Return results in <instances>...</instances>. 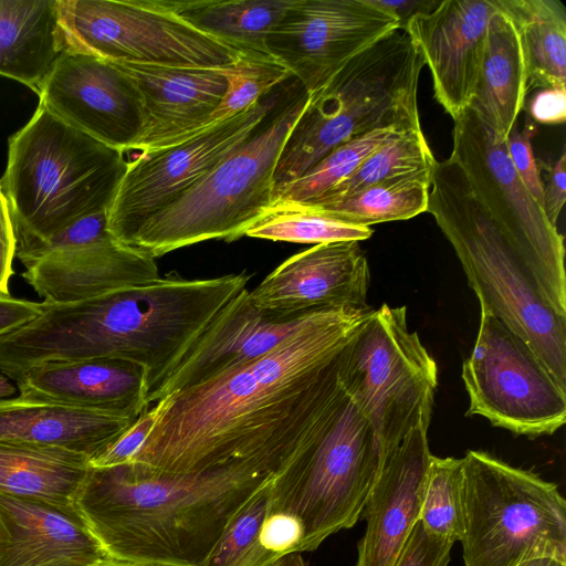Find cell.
<instances>
[{
  "label": "cell",
  "instance_id": "1",
  "mask_svg": "<svg viewBox=\"0 0 566 566\" xmlns=\"http://www.w3.org/2000/svg\"><path fill=\"white\" fill-rule=\"evenodd\" d=\"M374 311L323 308L268 354L159 399L129 462L175 473L250 458L289 464L343 390V350Z\"/></svg>",
  "mask_w": 566,
  "mask_h": 566
},
{
  "label": "cell",
  "instance_id": "2",
  "mask_svg": "<svg viewBox=\"0 0 566 566\" xmlns=\"http://www.w3.org/2000/svg\"><path fill=\"white\" fill-rule=\"evenodd\" d=\"M285 464L250 458L196 472L90 468L75 505L108 556L199 566L239 509Z\"/></svg>",
  "mask_w": 566,
  "mask_h": 566
},
{
  "label": "cell",
  "instance_id": "3",
  "mask_svg": "<svg viewBox=\"0 0 566 566\" xmlns=\"http://www.w3.org/2000/svg\"><path fill=\"white\" fill-rule=\"evenodd\" d=\"M249 280L245 272L211 279L170 272L77 302H43L42 313L21 331L22 350L31 365L91 358L137 363L147 373L149 396Z\"/></svg>",
  "mask_w": 566,
  "mask_h": 566
},
{
  "label": "cell",
  "instance_id": "4",
  "mask_svg": "<svg viewBox=\"0 0 566 566\" xmlns=\"http://www.w3.org/2000/svg\"><path fill=\"white\" fill-rule=\"evenodd\" d=\"M127 165L124 151L39 105L9 139L0 181L15 243L49 239L84 217L109 210Z\"/></svg>",
  "mask_w": 566,
  "mask_h": 566
},
{
  "label": "cell",
  "instance_id": "5",
  "mask_svg": "<svg viewBox=\"0 0 566 566\" xmlns=\"http://www.w3.org/2000/svg\"><path fill=\"white\" fill-rule=\"evenodd\" d=\"M424 61L403 29H396L350 59L308 94L274 171L273 201L337 146L374 129L420 128L418 82Z\"/></svg>",
  "mask_w": 566,
  "mask_h": 566
},
{
  "label": "cell",
  "instance_id": "6",
  "mask_svg": "<svg viewBox=\"0 0 566 566\" xmlns=\"http://www.w3.org/2000/svg\"><path fill=\"white\" fill-rule=\"evenodd\" d=\"M427 212L451 243L480 306L523 338L566 387V317L473 196L459 166L437 161Z\"/></svg>",
  "mask_w": 566,
  "mask_h": 566
},
{
  "label": "cell",
  "instance_id": "7",
  "mask_svg": "<svg viewBox=\"0 0 566 566\" xmlns=\"http://www.w3.org/2000/svg\"><path fill=\"white\" fill-rule=\"evenodd\" d=\"M308 93L291 77L259 127L190 189L147 221L130 247L153 259L208 240L243 237L272 206L274 171Z\"/></svg>",
  "mask_w": 566,
  "mask_h": 566
},
{
  "label": "cell",
  "instance_id": "8",
  "mask_svg": "<svg viewBox=\"0 0 566 566\" xmlns=\"http://www.w3.org/2000/svg\"><path fill=\"white\" fill-rule=\"evenodd\" d=\"M380 465L373 427L344 386L313 437L274 476L268 513L294 517L300 553L314 551L357 523Z\"/></svg>",
  "mask_w": 566,
  "mask_h": 566
},
{
  "label": "cell",
  "instance_id": "9",
  "mask_svg": "<svg viewBox=\"0 0 566 566\" xmlns=\"http://www.w3.org/2000/svg\"><path fill=\"white\" fill-rule=\"evenodd\" d=\"M462 460L464 566L566 562V502L555 483L483 451Z\"/></svg>",
  "mask_w": 566,
  "mask_h": 566
},
{
  "label": "cell",
  "instance_id": "10",
  "mask_svg": "<svg viewBox=\"0 0 566 566\" xmlns=\"http://www.w3.org/2000/svg\"><path fill=\"white\" fill-rule=\"evenodd\" d=\"M342 378L373 427L381 462L418 424H430L437 364L409 331L405 306L374 311L343 350Z\"/></svg>",
  "mask_w": 566,
  "mask_h": 566
},
{
  "label": "cell",
  "instance_id": "11",
  "mask_svg": "<svg viewBox=\"0 0 566 566\" xmlns=\"http://www.w3.org/2000/svg\"><path fill=\"white\" fill-rule=\"evenodd\" d=\"M451 158L473 196L533 274L545 301L566 317L564 237L517 176L505 139L470 107L454 120Z\"/></svg>",
  "mask_w": 566,
  "mask_h": 566
},
{
  "label": "cell",
  "instance_id": "12",
  "mask_svg": "<svg viewBox=\"0 0 566 566\" xmlns=\"http://www.w3.org/2000/svg\"><path fill=\"white\" fill-rule=\"evenodd\" d=\"M63 50L112 63L226 69L241 52L182 19L170 0H57Z\"/></svg>",
  "mask_w": 566,
  "mask_h": 566
},
{
  "label": "cell",
  "instance_id": "13",
  "mask_svg": "<svg viewBox=\"0 0 566 566\" xmlns=\"http://www.w3.org/2000/svg\"><path fill=\"white\" fill-rule=\"evenodd\" d=\"M462 380L469 397L467 416L535 438L557 431L566 420V387L532 347L503 322L481 307L471 355Z\"/></svg>",
  "mask_w": 566,
  "mask_h": 566
},
{
  "label": "cell",
  "instance_id": "14",
  "mask_svg": "<svg viewBox=\"0 0 566 566\" xmlns=\"http://www.w3.org/2000/svg\"><path fill=\"white\" fill-rule=\"evenodd\" d=\"M283 84L232 118L179 144L128 160L108 210L112 237L127 245L147 221L169 207L248 139L277 103Z\"/></svg>",
  "mask_w": 566,
  "mask_h": 566
},
{
  "label": "cell",
  "instance_id": "15",
  "mask_svg": "<svg viewBox=\"0 0 566 566\" xmlns=\"http://www.w3.org/2000/svg\"><path fill=\"white\" fill-rule=\"evenodd\" d=\"M396 29L398 21L369 0H294L266 50L311 94Z\"/></svg>",
  "mask_w": 566,
  "mask_h": 566
},
{
  "label": "cell",
  "instance_id": "16",
  "mask_svg": "<svg viewBox=\"0 0 566 566\" xmlns=\"http://www.w3.org/2000/svg\"><path fill=\"white\" fill-rule=\"evenodd\" d=\"M38 95L39 105L108 147L127 153L140 135L137 90L116 63L63 50Z\"/></svg>",
  "mask_w": 566,
  "mask_h": 566
},
{
  "label": "cell",
  "instance_id": "17",
  "mask_svg": "<svg viewBox=\"0 0 566 566\" xmlns=\"http://www.w3.org/2000/svg\"><path fill=\"white\" fill-rule=\"evenodd\" d=\"M321 310L290 316L268 313L256 307L250 291L243 289L192 342L148 396V405L268 354L300 331Z\"/></svg>",
  "mask_w": 566,
  "mask_h": 566
},
{
  "label": "cell",
  "instance_id": "18",
  "mask_svg": "<svg viewBox=\"0 0 566 566\" xmlns=\"http://www.w3.org/2000/svg\"><path fill=\"white\" fill-rule=\"evenodd\" d=\"M496 0H442L403 28L429 67L437 102L454 120L472 102Z\"/></svg>",
  "mask_w": 566,
  "mask_h": 566
},
{
  "label": "cell",
  "instance_id": "19",
  "mask_svg": "<svg viewBox=\"0 0 566 566\" xmlns=\"http://www.w3.org/2000/svg\"><path fill=\"white\" fill-rule=\"evenodd\" d=\"M370 273L357 241L316 244L275 268L253 291L260 310L283 316L366 307Z\"/></svg>",
  "mask_w": 566,
  "mask_h": 566
},
{
  "label": "cell",
  "instance_id": "20",
  "mask_svg": "<svg viewBox=\"0 0 566 566\" xmlns=\"http://www.w3.org/2000/svg\"><path fill=\"white\" fill-rule=\"evenodd\" d=\"M135 85L142 130L127 160L189 139L208 128L226 92L222 69L116 63Z\"/></svg>",
  "mask_w": 566,
  "mask_h": 566
},
{
  "label": "cell",
  "instance_id": "21",
  "mask_svg": "<svg viewBox=\"0 0 566 566\" xmlns=\"http://www.w3.org/2000/svg\"><path fill=\"white\" fill-rule=\"evenodd\" d=\"M429 426L420 423L381 462L361 517L366 531L356 566H394L419 521L431 458Z\"/></svg>",
  "mask_w": 566,
  "mask_h": 566
},
{
  "label": "cell",
  "instance_id": "22",
  "mask_svg": "<svg viewBox=\"0 0 566 566\" xmlns=\"http://www.w3.org/2000/svg\"><path fill=\"white\" fill-rule=\"evenodd\" d=\"M107 556L76 505L0 494V566H93Z\"/></svg>",
  "mask_w": 566,
  "mask_h": 566
},
{
  "label": "cell",
  "instance_id": "23",
  "mask_svg": "<svg viewBox=\"0 0 566 566\" xmlns=\"http://www.w3.org/2000/svg\"><path fill=\"white\" fill-rule=\"evenodd\" d=\"M20 397L52 401L136 420L146 409L145 368L120 358L53 361L33 366L15 379Z\"/></svg>",
  "mask_w": 566,
  "mask_h": 566
},
{
  "label": "cell",
  "instance_id": "24",
  "mask_svg": "<svg viewBox=\"0 0 566 566\" xmlns=\"http://www.w3.org/2000/svg\"><path fill=\"white\" fill-rule=\"evenodd\" d=\"M25 282L44 298L62 304L159 277L155 259L114 238L51 253L25 268Z\"/></svg>",
  "mask_w": 566,
  "mask_h": 566
},
{
  "label": "cell",
  "instance_id": "25",
  "mask_svg": "<svg viewBox=\"0 0 566 566\" xmlns=\"http://www.w3.org/2000/svg\"><path fill=\"white\" fill-rule=\"evenodd\" d=\"M135 420L22 397L0 399V441L56 448L93 460Z\"/></svg>",
  "mask_w": 566,
  "mask_h": 566
},
{
  "label": "cell",
  "instance_id": "26",
  "mask_svg": "<svg viewBox=\"0 0 566 566\" xmlns=\"http://www.w3.org/2000/svg\"><path fill=\"white\" fill-rule=\"evenodd\" d=\"M497 4V1H496ZM527 71L517 29L499 7L489 22L470 108L506 139L525 104Z\"/></svg>",
  "mask_w": 566,
  "mask_h": 566
},
{
  "label": "cell",
  "instance_id": "27",
  "mask_svg": "<svg viewBox=\"0 0 566 566\" xmlns=\"http://www.w3.org/2000/svg\"><path fill=\"white\" fill-rule=\"evenodd\" d=\"M62 51L57 0H0V75L39 93Z\"/></svg>",
  "mask_w": 566,
  "mask_h": 566
},
{
  "label": "cell",
  "instance_id": "28",
  "mask_svg": "<svg viewBox=\"0 0 566 566\" xmlns=\"http://www.w3.org/2000/svg\"><path fill=\"white\" fill-rule=\"evenodd\" d=\"M90 459L67 450L0 441V494L75 505Z\"/></svg>",
  "mask_w": 566,
  "mask_h": 566
},
{
  "label": "cell",
  "instance_id": "29",
  "mask_svg": "<svg viewBox=\"0 0 566 566\" xmlns=\"http://www.w3.org/2000/svg\"><path fill=\"white\" fill-rule=\"evenodd\" d=\"M522 43L527 93L566 87V8L559 0H496Z\"/></svg>",
  "mask_w": 566,
  "mask_h": 566
},
{
  "label": "cell",
  "instance_id": "30",
  "mask_svg": "<svg viewBox=\"0 0 566 566\" xmlns=\"http://www.w3.org/2000/svg\"><path fill=\"white\" fill-rule=\"evenodd\" d=\"M198 30L241 53H268L266 39L294 0H170Z\"/></svg>",
  "mask_w": 566,
  "mask_h": 566
},
{
  "label": "cell",
  "instance_id": "31",
  "mask_svg": "<svg viewBox=\"0 0 566 566\" xmlns=\"http://www.w3.org/2000/svg\"><path fill=\"white\" fill-rule=\"evenodd\" d=\"M432 175L398 178L304 206L319 208L335 218L363 227L407 220L427 211Z\"/></svg>",
  "mask_w": 566,
  "mask_h": 566
},
{
  "label": "cell",
  "instance_id": "32",
  "mask_svg": "<svg viewBox=\"0 0 566 566\" xmlns=\"http://www.w3.org/2000/svg\"><path fill=\"white\" fill-rule=\"evenodd\" d=\"M436 165L421 127L409 129L379 146L347 178L318 199L304 205L347 196L398 178L433 174Z\"/></svg>",
  "mask_w": 566,
  "mask_h": 566
},
{
  "label": "cell",
  "instance_id": "33",
  "mask_svg": "<svg viewBox=\"0 0 566 566\" xmlns=\"http://www.w3.org/2000/svg\"><path fill=\"white\" fill-rule=\"evenodd\" d=\"M370 227L343 221L316 207L276 203L253 223L244 235L271 241L324 244L364 241L373 235Z\"/></svg>",
  "mask_w": 566,
  "mask_h": 566
},
{
  "label": "cell",
  "instance_id": "34",
  "mask_svg": "<svg viewBox=\"0 0 566 566\" xmlns=\"http://www.w3.org/2000/svg\"><path fill=\"white\" fill-rule=\"evenodd\" d=\"M409 129L413 128L400 126L377 128L337 146L303 176L285 186L275 197L272 206L304 205L318 199L354 172L379 146Z\"/></svg>",
  "mask_w": 566,
  "mask_h": 566
},
{
  "label": "cell",
  "instance_id": "35",
  "mask_svg": "<svg viewBox=\"0 0 566 566\" xmlns=\"http://www.w3.org/2000/svg\"><path fill=\"white\" fill-rule=\"evenodd\" d=\"M273 479L239 509L199 566H271L281 558L260 538Z\"/></svg>",
  "mask_w": 566,
  "mask_h": 566
},
{
  "label": "cell",
  "instance_id": "36",
  "mask_svg": "<svg viewBox=\"0 0 566 566\" xmlns=\"http://www.w3.org/2000/svg\"><path fill=\"white\" fill-rule=\"evenodd\" d=\"M419 521L431 534L461 541L463 521V460L431 455L426 473Z\"/></svg>",
  "mask_w": 566,
  "mask_h": 566
},
{
  "label": "cell",
  "instance_id": "37",
  "mask_svg": "<svg viewBox=\"0 0 566 566\" xmlns=\"http://www.w3.org/2000/svg\"><path fill=\"white\" fill-rule=\"evenodd\" d=\"M226 92L209 118L208 127L249 109L281 86L292 74L269 53H241L234 63L222 69Z\"/></svg>",
  "mask_w": 566,
  "mask_h": 566
},
{
  "label": "cell",
  "instance_id": "38",
  "mask_svg": "<svg viewBox=\"0 0 566 566\" xmlns=\"http://www.w3.org/2000/svg\"><path fill=\"white\" fill-rule=\"evenodd\" d=\"M113 238L108 231V210L84 217L45 240L15 243V256L24 268L59 251L80 248Z\"/></svg>",
  "mask_w": 566,
  "mask_h": 566
},
{
  "label": "cell",
  "instance_id": "39",
  "mask_svg": "<svg viewBox=\"0 0 566 566\" xmlns=\"http://www.w3.org/2000/svg\"><path fill=\"white\" fill-rule=\"evenodd\" d=\"M534 133V125L527 123L524 128L520 130L515 123L505 143L509 157L517 176L531 196L543 208L544 185L532 148V137Z\"/></svg>",
  "mask_w": 566,
  "mask_h": 566
},
{
  "label": "cell",
  "instance_id": "40",
  "mask_svg": "<svg viewBox=\"0 0 566 566\" xmlns=\"http://www.w3.org/2000/svg\"><path fill=\"white\" fill-rule=\"evenodd\" d=\"M453 544L429 533L418 521L394 566H448Z\"/></svg>",
  "mask_w": 566,
  "mask_h": 566
},
{
  "label": "cell",
  "instance_id": "41",
  "mask_svg": "<svg viewBox=\"0 0 566 566\" xmlns=\"http://www.w3.org/2000/svg\"><path fill=\"white\" fill-rule=\"evenodd\" d=\"M156 422L154 407L146 409L107 449L90 461L92 468H112L129 462Z\"/></svg>",
  "mask_w": 566,
  "mask_h": 566
},
{
  "label": "cell",
  "instance_id": "42",
  "mask_svg": "<svg viewBox=\"0 0 566 566\" xmlns=\"http://www.w3.org/2000/svg\"><path fill=\"white\" fill-rule=\"evenodd\" d=\"M260 538L268 549L282 557L290 553H300L302 528L292 516L266 513Z\"/></svg>",
  "mask_w": 566,
  "mask_h": 566
},
{
  "label": "cell",
  "instance_id": "43",
  "mask_svg": "<svg viewBox=\"0 0 566 566\" xmlns=\"http://www.w3.org/2000/svg\"><path fill=\"white\" fill-rule=\"evenodd\" d=\"M530 116L544 125H560L566 119V87L538 90L528 104Z\"/></svg>",
  "mask_w": 566,
  "mask_h": 566
},
{
  "label": "cell",
  "instance_id": "44",
  "mask_svg": "<svg viewBox=\"0 0 566 566\" xmlns=\"http://www.w3.org/2000/svg\"><path fill=\"white\" fill-rule=\"evenodd\" d=\"M15 233L10 208L0 186V294L10 295L9 281L13 273Z\"/></svg>",
  "mask_w": 566,
  "mask_h": 566
},
{
  "label": "cell",
  "instance_id": "45",
  "mask_svg": "<svg viewBox=\"0 0 566 566\" xmlns=\"http://www.w3.org/2000/svg\"><path fill=\"white\" fill-rule=\"evenodd\" d=\"M43 302H32L0 294V337L35 319L43 311Z\"/></svg>",
  "mask_w": 566,
  "mask_h": 566
},
{
  "label": "cell",
  "instance_id": "46",
  "mask_svg": "<svg viewBox=\"0 0 566 566\" xmlns=\"http://www.w3.org/2000/svg\"><path fill=\"white\" fill-rule=\"evenodd\" d=\"M543 209L549 222L557 227V220L566 200V153L554 163L549 170L548 182L543 186Z\"/></svg>",
  "mask_w": 566,
  "mask_h": 566
},
{
  "label": "cell",
  "instance_id": "47",
  "mask_svg": "<svg viewBox=\"0 0 566 566\" xmlns=\"http://www.w3.org/2000/svg\"><path fill=\"white\" fill-rule=\"evenodd\" d=\"M374 6L391 14L399 23V29L419 14L434 10L442 0H369Z\"/></svg>",
  "mask_w": 566,
  "mask_h": 566
},
{
  "label": "cell",
  "instance_id": "48",
  "mask_svg": "<svg viewBox=\"0 0 566 566\" xmlns=\"http://www.w3.org/2000/svg\"><path fill=\"white\" fill-rule=\"evenodd\" d=\"M93 566H165V565H156V564H144L136 563L125 559L115 558L112 556H107L102 560L95 563Z\"/></svg>",
  "mask_w": 566,
  "mask_h": 566
},
{
  "label": "cell",
  "instance_id": "49",
  "mask_svg": "<svg viewBox=\"0 0 566 566\" xmlns=\"http://www.w3.org/2000/svg\"><path fill=\"white\" fill-rule=\"evenodd\" d=\"M271 566H307L301 553H290L279 558Z\"/></svg>",
  "mask_w": 566,
  "mask_h": 566
},
{
  "label": "cell",
  "instance_id": "50",
  "mask_svg": "<svg viewBox=\"0 0 566 566\" xmlns=\"http://www.w3.org/2000/svg\"><path fill=\"white\" fill-rule=\"evenodd\" d=\"M517 566H566V562L551 557L534 558L525 560Z\"/></svg>",
  "mask_w": 566,
  "mask_h": 566
},
{
  "label": "cell",
  "instance_id": "51",
  "mask_svg": "<svg viewBox=\"0 0 566 566\" xmlns=\"http://www.w3.org/2000/svg\"><path fill=\"white\" fill-rule=\"evenodd\" d=\"M15 392V388L10 384L8 377L0 375V399H7Z\"/></svg>",
  "mask_w": 566,
  "mask_h": 566
}]
</instances>
